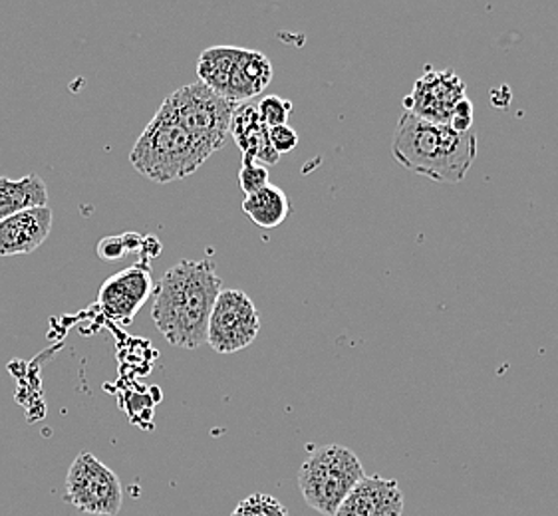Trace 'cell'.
<instances>
[{
  "instance_id": "obj_1",
  "label": "cell",
  "mask_w": 558,
  "mask_h": 516,
  "mask_svg": "<svg viewBox=\"0 0 558 516\" xmlns=\"http://www.w3.org/2000/svg\"><path fill=\"white\" fill-rule=\"evenodd\" d=\"M221 286L211 260H181L166 270L154 291L151 318L169 344L195 349L207 342V325Z\"/></svg>"
},
{
  "instance_id": "obj_2",
  "label": "cell",
  "mask_w": 558,
  "mask_h": 516,
  "mask_svg": "<svg viewBox=\"0 0 558 516\" xmlns=\"http://www.w3.org/2000/svg\"><path fill=\"white\" fill-rule=\"evenodd\" d=\"M391 153L402 168L437 183H461L475 156L477 134L456 132L403 112L391 139Z\"/></svg>"
},
{
  "instance_id": "obj_3",
  "label": "cell",
  "mask_w": 558,
  "mask_h": 516,
  "mask_svg": "<svg viewBox=\"0 0 558 516\" xmlns=\"http://www.w3.org/2000/svg\"><path fill=\"white\" fill-rule=\"evenodd\" d=\"M209 158L211 151L187 134L161 106L137 137L130 163L147 180L171 183L190 177Z\"/></svg>"
},
{
  "instance_id": "obj_4",
  "label": "cell",
  "mask_w": 558,
  "mask_h": 516,
  "mask_svg": "<svg viewBox=\"0 0 558 516\" xmlns=\"http://www.w3.org/2000/svg\"><path fill=\"white\" fill-rule=\"evenodd\" d=\"M197 76L217 96L239 106L265 91L272 79V64L258 50L211 46L197 60Z\"/></svg>"
},
{
  "instance_id": "obj_5",
  "label": "cell",
  "mask_w": 558,
  "mask_h": 516,
  "mask_svg": "<svg viewBox=\"0 0 558 516\" xmlns=\"http://www.w3.org/2000/svg\"><path fill=\"white\" fill-rule=\"evenodd\" d=\"M364 477L366 472L354 451L344 445H324L302 463L299 489L316 513L335 516Z\"/></svg>"
},
{
  "instance_id": "obj_6",
  "label": "cell",
  "mask_w": 558,
  "mask_h": 516,
  "mask_svg": "<svg viewBox=\"0 0 558 516\" xmlns=\"http://www.w3.org/2000/svg\"><path fill=\"white\" fill-rule=\"evenodd\" d=\"M161 106L187 134L209 149L211 156L227 144L231 135V120L239 108L233 101L217 96L202 82L179 88Z\"/></svg>"
},
{
  "instance_id": "obj_7",
  "label": "cell",
  "mask_w": 558,
  "mask_h": 516,
  "mask_svg": "<svg viewBox=\"0 0 558 516\" xmlns=\"http://www.w3.org/2000/svg\"><path fill=\"white\" fill-rule=\"evenodd\" d=\"M66 501L92 516H116L122 511V481L92 453H80L66 475Z\"/></svg>"
},
{
  "instance_id": "obj_8",
  "label": "cell",
  "mask_w": 558,
  "mask_h": 516,
  "mask_svg": "<svg viewBox=\"0 0 558 516\" xmlns=\"http://www.w3.org/2000/svg\"><path fill=\"white\" fill-rule=\"evenodd\" d=\"M260 332L255 303L236 288L219 292L207 325V344L217 354H235L251 346Z\"/></svg>"
},
{
  "instance_id": "obj_9",
  "label": "cell",
  "mask_w": 558,
  "mask_h": 516,
  "mask_svg": "<svg viewBox=\"0 0 558 516\" xmlns=\"http://www.w3.org/2000/svg\"><path fill=\"white\" fill-rule=\"evenodd\" d=\"M465 82L451 70L436 72L425 70L424 76L415 79L412 94L403 100L405 112L413 113L432 124L449 125L456 106L465 98Z\"/></svg>"
},
{
  "instance_id": "obj_10",
  "label": "cell",
  "mask_w": 558,
  "mask_h": 516,
  "mask_svg": "<svg viewBox=\"0 0 558 516\" xmlns=\"http://www.w3.org/2000/svg\"><path fill=\"white\" fill-rule=\"evenodd\" d=\"M154 296V281L146 262L118 272L101 284L98 303L108 318L130 324L142 306Z\"/></svg>"
},
{
  "instance_id": "obj_11",
  "label": "cell",
  "mask_w": 558,
  "mask_h": 516,
  "mask_svg": "<svg viewBox=\"0 0 558 516\" xmlns=\"http://www.w3.org/2000/svg\"><path fill=\"white\" fill-rule=\"evenodd\" d=\"M402 513L403 493L398 481L369 475L350 491L335 516H402Z\"/></svg>"
},
{
  "instance_id": "obj_12",
  "label": "cell",
  "mask_w": 558,
  "mask_h": 516,
  "mask_svg": "<svg viewBox=\"0 0 558 516\" xmlns=\"http://www.w3.org/2000/svg\"><path fill=\"white\" fill-rule=\"evenodd\" d=\"M52 209L36 207L23 213L12 214L0 221V257L28 255L40 245L52 231Z\"/></svg>"
},
{
  "instance_id": "obj_13",
  "label": "cell",
  "mask_w": 558,
  "mask_h": 516,
  "mask_svg": "<svg viewBox=\"0 0 558 516\" xmlns=\"http://www.w3.org/2000/svg\"><path fill=\"white\" fill-rule=\"evenodd\" d=\"M229 134L233 135L236 146L243 151L245 161H257L265 168L275 165L279 161L280 156L270 146L268 127L263 124L257 106H251V103L239 106L233 113Z\"/></svg>"
},
{
  "instance_id": "obj_14",
  "label": "cell",
  "mask_w": 558,
  "mask_h": 516,
  "mask_svg": "<svg viewBox=\"0 0 558 516\" xmlns=\"http://www.w3.org/2000/svg\"><path fill=\"white\" fill-rule=\"evenodd\" d=\"M48 205V187L45 180L36 173L23 180L0 177V221L12 214L23 213L36 207Z\"/></svg>"
},
{
  "instance_id": "obj_15",
  "label": "cell",
  "mask_w": 558,
  "mask_h": 516,
  "mask_svg": "<svg viewBox=\"0 0 558 516\" xmlns=\"http://www.w3.org/2000/svg\"><path fill=\"white\" fill-rule=\"evenodd\" d=\"M289 211L291 202L287 193L270 183L260 192L246 195L243 201V213L260 229H275L284 223Z\"/></svg>"
},
{
  "instance_id": "obj_16",
  "label": "cell",
  "mask_w": 558,
  "mask_h": 516,
  "mask_svg": "<svg viewBox=\"0 0 558 516\" xmlns=\"http://www.w3.org/2000/svg\"><path fill=\"white\" fill-rule=\"evenodd\" d=\"M231 516H289V513L272 494L255 493L243 499Z\"/></svg>"
},
{
  "instance_id": "obj_17",
  "label": "cell",
  "mask_w": 558,
  "mask_h": 516,
  "mask_svg": "<svg viewBox=\"0 0 558 516\" xmlns=\"http://www.w3.org/2000/svg\"><path fill=\"white\" fill-rule=\"evenodd\" d=\"M257 112L260 115V120H263V124L267 125L268 130L279 127V125H289L292 101L284 100L280 96H265L257 103Z\"/></svg>"
},
{
  "instance_id": "obj_18",
  "label": "cell",
  "mask_w": 558,
  "mask_h": 516,
  "mask_svg": "<svg viewBox=\"0 0 558 516\" xmlns=\"http://www.w3.org/2000/svg\"><path fill=\"white\" fill-rule=\"evenodd\" d=\"M142 243H144V236L134 235V233L122 236H106V238H101L100 245H98V257L101 260H120L128 253L142 247Z\"/></svg>"
},
{
  "instance_id": "obj_19",
  "label": "cell",
  "mask_w": 558,
  "mask_h": 516,
  "mask_svg": "<svg viewBox=\"0 0 558 516\" xmlns=\"http://www.w3.org/2000/svg\"><path fill=\"white\" fill-rule=\"evenodd\" d=\"M239 183H241V189L245 192V195L260 192L268 185V169L257 161H245L241 173H239Z\"/></svg>"
},
{
  "instance_id": "obj_20",
  "label": "cell",
  "mask_w": 558,
  "mask_h": 516,
  "mask_svg": "<svg viewBox=\"0 0 558 516\" xmlns=\"http://www.w3.org/2000/svg\"><path fill=\"white\" fill-rule=\"evenodd\" d=\"M268 139L272 149L282 156L289 153L294 147L299 146V134L292 130L291 125H279L268 130Z\"/></svg>"
},
{
  "instance_id": "obj_21",
  "label": "cell",
  "mask_w": 558,
  "mask_h": 516,
  "mask_svg": "<svg viewBox=\"0 0 558 516\" xmlns=\"http://www.w3.org/2000/svg\"><path fill=\"white\" fill-rule=\"evenodd\" d=\"M449 127H453L456 132H461V134L473 130V103L468 98H463L456 106V112H453V118L449 122Z\"/></svg>"
}]
</instances>
